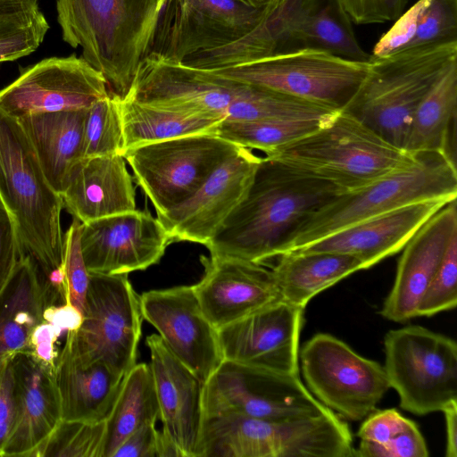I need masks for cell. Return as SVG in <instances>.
Wrapping results in <instances>:
<instances>
[{
  "instance_id": "28",
  "label": "cell",
  "mask_w": 457,
  "mask_h": 457,
  "mask_svg": "<svg viewBox=\"0 0 457 457\" xmlns=\"http://www.w3.org/2000/svg\"><path fill=\"white\" fill-rule=\"evenodd\" d=\"M87 110L36 113L18 118L47 181L60 195L72 167L83 158Z\"/></svg>"
},
{
  "instance_id": "51",
  "label": "cell",
  "mask_w": 457,
  "mask_h": 457,
  "mask_svg": "<svg viewBox=\"0 0 457 457\" xmlns=\"http://www.w3.org/2000/svg\"><path fill=\"white\" fill-rule=\"evenodd\" d=\"M156 457H184L176 443L164 431L158 432Z\"/></svg>"
},
{
  "instance_id": "14",
  "label": "cell",
  "mask_w": 457,
  "mask_h": 457,
  "mask_svg": "<svg viewBox=\"0 0 457 457\" xmlns=\"http://www.w3.org/2000/svg\"><path fill=\"white\" fill-rule=\"evenodd\" d=\"M204 418L242 415L266 420L299 419L332 411L299 376L223 360L203 387Z\"/></svg>"
},
{
  "instance_id": "41",
  "label": "cell",
  "mask_w": 457,
  "mask_h": 457,
  "mask_svg": "<svg viewBox=\"0 0 457 457\" xmlns=\"http://www.w3.org/2000/svg\"><path fill=\"white\" fill-rule=\"evenodd\" d=\"M429 452L417 424H411L402 433L382 445L361 441L355 448V457H428Z\"/></svg>"
},
{
  "instance_id": "32",
  "label": "cell",
  "mask_w": 457,
  "mask_h": 457,
  "mask_svg": "<svg viewBox=\"0 0 457 457\" xmlns=\"http://www.w3.org/2000/svg\"><path fill=\"white\" fill-rule=\"evenodd\" d=\"M452 42H457V0H419L380 37L370 58Z\"/></svg>"
},
{
  "instance_id": "36",
  "label": "cell",
  "mask_w": 457,
  "mask_h": 457,
  "mask_svg": "<svg viewBox=\"0 0 457 457\" xmlns=\"http://www.w3.org/2000/svg\"><path fill=\"white\" fill-rule=\"evenodd\" d=\"M120 101L109 92L87 108L84 124L83 158L117 154L123 155Z\"/></svg>"
},
{
  "instance_id": "35",
  "label": "cell",
  "mask_w": 457,
  "mask_h": 457,
  "mask_svg": "<svg viewBox=\"0 0 457 457\" xmlns=\"http://www.w3.org/2000/svg\"><path fill=\"white\" fill-rule=\"evenodd\" d=\"M332 115L323 118L288 117L245 121L224 120L217 126L215 134L237 145L257 149L267 154L316 130Z\"/></svg>"
},
{
  "instance_id": "30",
  "label": "cell",
  "mask_w": 457,
  "mask_h": 457,
  "mask_svg": "<svg viewBox=\"0 0 457 457\" xmlns=\"http://www.w3.org/2000/svg\"><path fill=\"white\" fill-rule=\"evenodd\" d=\"M271 272L282 300L305 308L318 294L347 276L364 270L356 257L333 252H287Z\"/></svg>"
},
{
  "instance_id": "12",
  "label": "cell",
  "mask_w": 457,
  "mask_h": 457,
  "mask_svg": "<svg viewBox=\"0 0 457 457\" xmlns=\"http://www.w3.org/2000/svg\"><path fill=\"white\" fill-rule=\"evenodd\" d=\"M237 146L200 133L142 145L123 156L158 215L189 198Z\"/></svg>"
},
{
  "instance_id": "16",
  "label": "cell",
  "mask_w": 457,
  "mask_h": 457,
  "mask_svg": "<svg viewBox=\"0 0 457 457\" xmlns=\"http://www.w3.org/2000/svg\"><path fill=\"white\" fill-rule=\"evenodd\" d=\"M146 320L170 351L204 384L223 361L218 329L204 313L193 286L154 289L139 295Z\"/></svg>"
},
{
  "instance_id": "49",
  "label": "cell",
  "mask_w": 457,
  "mask_h": 457,
  "mask_svg": "<svg viewBox=\"0 0 457 457\" xmlns=\"http://www.w3.org/2000/svg\"><path fill=\"white\" fill-rule=\"evenodd\" d=\"M39 12L37 0H0V21Z\"/></svg>"
},
{
  "instance_id": "50",
  "label": "cell",
  "mask_w": 457,
  "mask_h": 457,
  "mask_svg": "<svg viewBox=\"0 0 457 457\" xmlns=\"http://www.w3.org/2000/svg\"><path fill=\"white\" fill-rule=\"evenodd\" d=\"M446 432V457H457V402L448 404L443 411Z\"/></svg>"
},
{
  "instance_id": "6",
  "label": "cell",
  "mask_w": 457,
  "mask_h": 457,
  "mask_svg": "<svg viewBox=\"0 0 457 457\" xmlns=\"http://www.w3.org/2000/svg\"><path fill=\"white\" fill-rule=\"evenodd\" d=\"M456 196L455 160L439 151L415 153L410 165L363 187L343 192L317 210L297 229L285 253L412 203Z\"/></svg>"
},
{
  "instance_id": "27",
  "label": "cell",
  "mask_w": 457,
  "mask_h": 457,
  "mask_svg": "<svg viewBox=\"0 0 457 457\" xmlns=\"http://www.w3.org/2000/svg\"><path fill=\"white\" fill-rule=\"evenodd\" d=\"M62 420L105 421L118 395L123 375L104 361H86L65 341L55 362Z\"/></svg>"
},
{
  "instance_id": "47",
  "label": "cell",
  "mask_w": 457,
  "mask_h": 457,
  "mask_svg": "<svg viewBox=\"0 0 457 457\" xmlns=\"http://www.w3.org/2000/svg\"><path fill=\"white\" fill-rule=\"evenodd\" d=\"M62 336L51 323L42 321L32 331L29 340V351L42 362L55 370L59 352L55 343Z\"/></svg>"
},
{
  "instance_id": "29",
  "label": "cell",
  "mask_w": 457,
  "mask_h": 457,
  "mask_svg": "<svg viewBox=\"0 0 457 457\" xmlns=\"http://www.w3.org/2000/svg\"><path fill=\"white\" fill-rule=\"evenodd\" d=\"M49 306L37 266L24 254L0 295V354L29 350L31 333Z\"/></svg>"
},
{
  "instance_id": "33",
  "label": "cell",
  "mask_w": 457,
  "mask_h": 457,
  "mask_svg": "<svg viewBox=\"0 0 457 457\" xmlns=\"http://www.w3.org/2000/svg\"><path fill=\"white\" fill-rule=\"evenodd\" d=\"M457 107V62L433 86L418 105L408 131L404 151L445 153L455 160L451 148L452 129Z\"/></svg>"
},
{
  "instance_id": "13",
  "label": "cell",
  "mask_w": 457,
  "mask_h": 457,
  "mask_svg": "<svg viewBox=\"0 0 457 457\" xmlns=\"http://www.w3.org/2000/svg\"><path fill=\"white\" fill-rule=\"evenodd\" d=\"M299 369L309 392L347 420L365 419L390 388L380 363L327 333L316 334L302 345Z\"/></svg>"
},
{
  "instance_id": "18",
  "label": "cell",
  "mask_w": 457,
  "mask_h": 457,
  "mask_svg": "<svg viewBox=\"0 0 457 457\" xmlns=\"http://www.w3.org/2000/svg\"><path fill=\"white\" fill-rule=\"evenodd\" d=\"M172 243L148 211L134 210L81 223L80 247L89 273L129 274L160 262Z\"/></svg>"
},
{
  "instance_id": "26",
  "label": "cell",
  "mask_w": 457,
  "mask_h": 457,
  "mask_svg": "<svg viewBox=\"0 0 457 457\" xmlns=\"http://www.w3.org/2000/svg\"><path fill=\"white\" fill-rule=\"evenodd\" d=\"M63 208L81 223L136 210V191L122 154L80 159L61 195Z\"/></svg>"
},
{
  "instance_id": "9",
  "label": "cell",
  "mask_w": 457,
  "mask_h": 457,
  "mask_svg": "<svg viewBox=\"0 0 457 457\" xmlns=\"http://www.w3.org/2000/svg\"><path fill=\"white\" fill-rule=\"evenodd\" d=\"M390 387L402 409L421 416L457 402V344L419 325L389 330L384 337Z\"/></svg>"
},
{
  "instance_id": "39",
  "label": "cell",
  "mask_w": 457,
  "mask_h": 457,
  "mask_svg": "<svg viewBox=\"0 0 457 457\" xmlns=\"http://www.w3.org/2000/svg\"><path fill=\"white\" fill-rule=\"evenodd\" d=\"M457 304V237L450 243L417 311L430 317L454 309Z\"/></svg>"
},
{
  "instance_id": "3",
  "label": "cell",
  "mask_w": 457,
  "mask_h": 457,
  "mask_svg": "<svg viewBox=\"0 0 457 457\" xmlns=\"http://www.w3.org/2000/svg\"><path fill=\"white\" fill-rule=\"evenodd\" d=\"M63 40L104 77L120 101L130 92L154 29L158 0H57Z\"/></svg>"
},
{
  "instance_id": "15",
  "label": "cell",
  "mask_w": 457,
  "mask_h": 457,
  "mask_svg": "<svg viewBox=\"0 0 457 457\" xmlns=\"http://www.w3.org/2000/svg\"><path fill=\"white\" fill-rule=\"evenodd\" d=\"M109 94L103 74L82 57L48 58L0 89V109L14 118L89 108Z\"/></svg>"
},
{
  "instance_id": "48",
  "label": "cell",
  "mask_w": 457,
  "mask_h": 457,
  "mask_svg": "<svg viewBox=\"0 0 457 457\" xmlns=\"http://www.w3.org/2000/svg\"><path fill=\"white\" fill-rule=\"evenodd\" d=\"M43 321L54 325L61 334L76 331L83 320V314L70 303L47 307L43 315Z\"/></svg>"
},
{
  "instance_id": "11",
  "label": "cell",
  "mask_w": 457,
  "mask_h": 457,
  "mask_svg": "<svg viewBox=\"0 0 457 457\" xmlns=\"http://www.w3.org/2000/svg\"><path fill=\"white\" fill-rule=\"evenodd\" d=\"M143 316L128 274L89 273L83 320L66 334L73 353L125 376L137 363Z\"/></svg>"
},
{
  "instance_id": "38",
  "label": "cell",
  "mask_w": 457,
  "mask_h": 457,
  "mask_svg": "<svg viewBox=\"0 0 457 457\" xmlns=\"http://www.w3.org/2000/svg\"><path fill=\"white\" fill-rule=\"evenodd\" d=\"M48 29L41 12L0 21V62L13 61L34 52Z\"/></svg>"
},
{
  "instance_id": "10",
  "label": "cell",
  "mask_w": 457,
  "mask_h": 457,
  "mask_svg": "<svg viewBox=\"0 0 457 457\" xmlns=\"http://www.w3.org/2000/svg\"><path fill=\"white\" fill-rule=\"evenodd\" d=\"M369 64L370 61H353L322 50L301 49L210 71L342 111L361 84Z\"/></svg>"
},
{
  "instance_id": "40",
  "label": "cell",
  "mask_w": 457,
  "mask_h": 457,
  "mask_svg": "<svg viewBox=\"0 0 457 457\" xmlns=\"http://www.w3.org/2000/svg\"><path fill=\"white\" fill-rule=\"evenodd\" d=\"M80 228L81 222L73 218L64 234L63 269L68 287V303L83 314L89 283V272L82 256Z\"/></svg>"
},
{
  "instance_id": "31",
  "label": "cell",
  "mask_w": 457,
  "mask_h": 457,
  "mask_svg": "<svg viewBox=\"0 0 457 457\" xmlns=\"http://www.w3.org/2000/svg\"><path fill=\"white\" fill-rule=\"evenodd\" d=\"M123 154L134 147L200 133H214L220 114L160 107L131 99L120 101Z\"/></svg>"
},
{
  "instance_id": "4",
  "label": "cell",
  "mask_w": 457,
  "mask_h": 457,
  "mask_svg": "<svg viewBox=\"0 0 457 457\" xmlns=\"http://www.w3.org/2000/svg\"><path fill=\"white\" fill-rule=\"evenodd\" d=\"M343 192L363 187L415 159L351 114L339 111L319 129L266 154Z\"/></svg>"
},
{
  "instance_id": "17",
  "label": "cell",
  "mask_w": 457,
  "mask_h": 457,
  "mask_svg": "<svg viewBox=\"0 0 457 457\" xmlns=\"http://www.w3.org/2000/svg\"><path fill=\"white\" fill-rule=\"evenodd\" d=\"M261 160L238 145L189 198L158 214L171 242L206 245L245 196Z\"/></svg>"
},
{
  "instance_id": "22",
  "label": "cell",
  "mask_w": 457,
  "mask_h": 457,
  "mask_svg": "<svg viewBox=\"0 0 457 457\" xmlns=\"http://www.w3.org/2000/svg\"><path fill=\"white\" fill-rule=\"evenodd\" d=\"M455 237L453 200L425 221L402 249L394 285L380 311L385 319L404 322L417 317L422 297Z\"/></svg>"
},
{
  "instance_id": "43",
  "label": "cell",
  "mask_w": 457,
  "mask_h": 457,
  "mask_svg": "<svg viewBox=\"0 0 457 457\" xmlns=\"http://www.w3.org/2000/svg\"><path fill=\"white\" fill-rule=\"evenodd\" d=\"M352 22L383 23L395 21L404 12L409 0H339Z\"/></svg>"
},
{
  "instance_id": "44",
  "label": "cell",
  "mask_w": 457,
  "mask_h": 457,
  "mask_svg": "<svg viewBox=\"0 0 457 457\" xmlns=\"http://www.w3.org/2000/svg\"><path fill=\"white\" fill-rule=\"evenodd\" d=\"M24 254L16 225L0 201V295Z\"/></svg>"
},
{
  "instance_id": "24",
  "label": "cell",
  "mask_w": 457,
  "mask_h": 457,
  "mask_svg": "<svg viewBox=\"0 0 457 457\" xmlns=\"http://www.w3.org/2000/svg\"><path fill=\"white\" fill-rule=\"evenodd\" d=\"M54 370L29 350L13 353L16 415L2 457H37L61 422V402Z\"/></svg>"
},
{
  "instance_id": "45",
  "label": "cell",
  "mask_w": 457,
  "mask_h": 457,
  "mask_svg": "<svg viewBox=\"0 0 457 457\" xmlns=\"http://www.w3.org/2000/svg\"><path fill=\"white\" fill-rule=\"evenodd\" d=\"M12 357L13 353L0 354V457L16 415Z\"/></svg>"
},
{
  "instance_id": "5",
  "label": "cell",
  "mask_w": 457,
  "mask_h": 457,
  "mask_svg": "<svg viewBox=\"0 0 457 457\" xmlns=\"http://www.w3.org/2000/svg\"><path fill=\"white\" fill-rule=\"evenodd\" d=\"M455 62L457 42L370 58L365 78L342 111L404 150L418 105Z\"/></svg>"
},
{
  "instance_id": "42",
  "label": "cell",
  "mask_w": 457,
  "mask_h": 457,
  "mask_svg": "<svg viewBox=\"0 0 457 457\" xmlns=\"http://www.w3.org/2000/svg\"><path fill=\"white\" fill-rule=\"evenodd\" d=\"M412 421L395 409L372 411L361 423L357 436L361 441L382 445L405 430Z\"/></svg>"
},
{
  "instance_id": "1",
  "label": "cell",
  "mask_w": 457,
  "mask_h": 457,
  "mask_svg": "<svg viewBox=\"0 0 457 457\" xmlns=\"http://www.w3.org/2000/svg\"><path fill=\"white\" fill-rule=\"evenodd\" d=\"M343 191L262 157L241 203L205 245L209 255L262 264L285 253L303 223Z\"/></svg>"
},
{
  "instance_id": "25",
  "label": "cell",
  "mask_w": 457,
  "mask_h": 457,
  "mask_svg": "<svg viewBox=\"0 0 457 457\" xmlns=\"http://www.w3.org/2000/svg\"><path fill=\"white\" fill-rule=\"evenodd\" d=\"M456 200V199H454ZM432 198L363 220L291 252H333L353 255L364 270L401 251L415 232L449 202Z\"/></svg>"
},
{
  "instance_id": "23",
  "label": "cell",
  "mask_w": 457,
  "mask_h": 457,
  "mask_svg": "<svg viewBox=\"0 0 457 457\" xmlns=\"http://www.w3.org/2000/svg\"><path fill=\"white\" fill-rule=\"evenodd\" d=\"M160 419L184 457H200L204 414V383L166 346L157 334L146 338Z\"/></svg>"
},
{
  "instance_id": "20",
  "label": "cell",
  "mask_w": 457,
  "mask_h": 457,
  "mask_svg": "<svg viewBox=\"0 0 457 457\" xmlns=\"http://www.w3.org/2000/svg\"><path fill=\"white\" fill-rule=\"evenodd\" d=\"M240 82L207 70L154 58L140 63L126 99L170 109L225 114ZM125 100V99H124Z\"/></svg>"
},
{
  "instance_id": "21",
  "label": "cell",
  "mask_w": 457,
  "mask_h": 457,
  "mask_svg": "<svg viewBox=\"0 0 457 457\" xmlns=\"http://www.w3.org/2000/svg\"><path fill=\"white\" fill-rule=\"evenodd\" d=\"M200 261L204 275L192 286L217 329L281 299L271 270L261 263L211 255Z\"/></svg>"
},
{
  "instance_id": "2",
  "label": "cell",
  "mask_w": 457,
  "mask_h": 457,
  "mask_svg": "<svg viewBox=\"0 0 457 457\" xmlns=\"http://www.w3.org/2000/svg\"><path fill=\"white\" fill-rule=\"evenodd\" d=\"M0 201L16 225L24 253L37 264L48 295L55 303L66 302L62 196L47 181L18 119L1 109Z\"/></svg>"
},
{
  "instance_id": "8",
  "label": "cell",
  "mask_w": 457,
  "mask_h": 457,
  "mask_svg": "<svg viewBox=\"0 0 457 457\" xmlns=\"http://www.w3.org/2000/svg\"><path fill=\"white\" fill-rule=\"evenodd\" d=\"M287 1L158 0L145 58L182 62L224 46L261 26Z\"/></svg>"
},
{
  "instance_id": "19",
  "label": "cell",
  "mask_w": 457,
  "mask_h": 457,
  "mask_svg": "<svg viewBox=\"0 0 457 457\" xmlns=\"http://www.w3.org/2000/svg\"><path fill=\"white\" fill-rule=\"evenodd\" d=\"M303 310L280 299L219 328L223 360L299 376Z\"/></svg>"
},
{
  "instance_id": "37",
  "label": "cell",
  "mask_w": 457,
  "mask_h": 457,
  "mask_svg": "<svg viewBox=\"0 0 457 457\" xmlns=\"http://www.w3.org/2000/svg\"><path fill=\"white\" fill-rule=\"evenodd\" d=\"M105 421L62 420L37 457H104Z\"/></svg>"
},
{
  "instance_id": "7",
  "label": "cell",
  "mask_w": 457,
  "mask_h": 457,
  "mask_svg": "<svg viewBox=\"0 0 457 457\" xmlns=\"http://www.w3.org/2000/svg\"><path fill=\"white\" fill-rule=\"evenodd\" d=\"M301 49H318L369 62L355 37L352 21L339 0H288L265 22L219 49L227 66Z\"/></svg>"
},
{
  "instance_id": "46",
  "label": "cell",
  "mask_w": 457,
  "mask_h": 457,
  "mask_svg": "<svg viewBox=\"0 0 457 457\" xmlns=\"http://www.w3.org/2000/svg\"><path fill=\"white\" fill-rule=\"evenodd\" d=\"M156 423H145L128 436L112 457H156L159 430Z\"/></svg>"
},
{
  "instance_id": "34",
  "label": "cell",
  "mask_w": 457,
  "mask_h": 457,
  "mask_svg": "<svg viewBox=\"0 0 457 457\" xmlns=\"http://www.w3.org/2000/svg\"><path fill=\"white\" fill-rule=\"evenodd\" d=\"M160 410L149 364H135L124 376L105 420L104 457H112L123 440L145 423H156Z\"/></svg>"
}]
</instances>
